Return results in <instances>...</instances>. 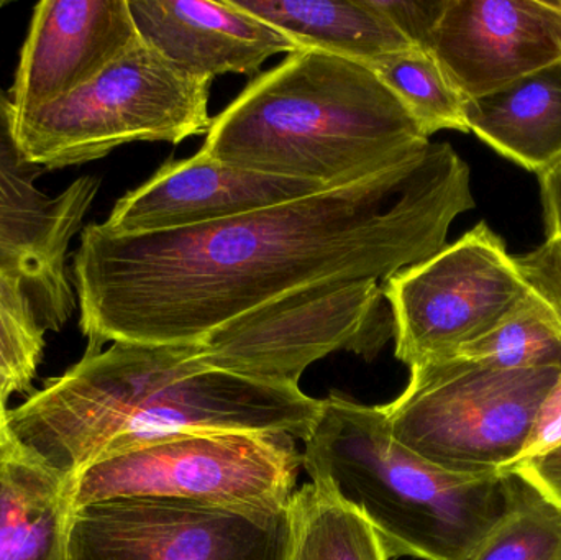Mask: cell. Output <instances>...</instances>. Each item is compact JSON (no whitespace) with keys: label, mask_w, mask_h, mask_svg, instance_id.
<instances>
[{"label":"cell","mask_w":561,"mask_h":560,"mask_svg":"<svg viewBox=\"0 0 561 560\" xmlns=\"http://www.w3.org/2000/svg\"><path fill=\"white\" fill-rule=\"evenodd\" d=\"M290 510V560H389L368 522L313 483L294 493Z\"/></svg>","instance_id":"20"},{"label":"cell","mask_w":561,"mask_h":560,"mask_svg":"<svg viewBox=\"0 0 561 560\" xmlns=\"http://www.w3.org/2000/svg\"><path fill=\"white\" fill-rule=\"evenodd\" d=\"M138 38L128 0H43L10 89L15 118L71 94Z\"/></svg>","instance_id":"14"},{"label":"cell","mask_w":561,"mask_h":560,"mask_svg":"<svg viewBox=\"0 0 561 560\" xmlns=\"http://www.w3.org/2000/svg\"><path fill=\"white\" fill-rule=\"evenodd\" d=\"M322 400L299 387L207 367L199 344L115 342L84 354L9 411L13 439L75 482L89 467L187 431L284 433L304 441Z\"/></svg>","instance_id":"2"},{"label":"cell","mask_w":561,"mask_h":560,"mask_svg":"<svg viewBox=\"0 0 561 560\" xmlns=\"http://www.w3.org/2000/svg\"><path fill=\"white\" fill-rule=\"evenodd\" d=\"M75 482L0 436V560H68Z\"/></svg>","instance_id":"16"},{"label":"cell","mask_w":561,"mask_h":560,"mask_svg":"<svg viewBox=\"0 0 561 560\" xmlns=\"http://www.w3.org/2000/svg\"><path fill=\"white\" fill-rule=\"evenodd\" d=\"M560 368L501 370L468 358L411 368L401 397L382 407L392 437L458 476H496L519 462Z\"/></svg>","instance_id":"5"},{"label":"cell","mask_w":561,"mask_h":560,"mask_svg":"<svg viewBox=\"0 0 561 560\" xmlns=\"http://www.w3.org/2000/svg\"><path fill=\"white\" fill-rule=\"evenodd\" d=\"M381 285L394 321L396 358L409 368L455 357L530 292L516 256L486 222Z\"/></svg>","instance_id":"9"},{"label":"cell","mask_w":561,"mask_h":560,"mask_svg":"<svg viewBox=\"0 0 561 560\" xmlns=\"http://www.w3.org/2000/svg\"><path fill=\"white\" fill-rule=\"evenodd\" d=\"M43 168L23 153L12 102L0 89V270L22 283L43 331L59 332L76 311L68 252L101 181L82 176L49 196Z\"/></svg>","instance_id":"11"},{"label":"cell","mask_w":561,"mask_h":560,"mask_svg":"<svg viewBox=\"0 0 561 560\" xmlns=\"http://www.w3.org/2000/svg\"><path fill=\"white\" fill-rule=\"evenodd\" d=\"M366 66L401 99L428 138L440 130L470 134L465 115L468 99L431 49L414 46L379 56Z\"/></svg>","instance_id":"19"},{"label":"cell","mask_w":561,"mask_h":560,"mask_svg":"<svg viewBox=\"0 0 561 560\" xmlns=\"http://www.w3.org/2000/svg\"><path fill=\"white\" fill-rule=\"evenodd\" d=\"M455 357L501 370H561L560 316L530 288L529 295L496 328L461 348Z\"/></svg>","instance_id":"21"},{"label":"cell","mask_w":561,"mask_h":560,"mask_svg":"<svg viewBox=\"0 0 561 560\" xmlns=\"http://www.w3.org/2000/svg\"><path fill=\"white\" fill-rule=\"evenodd\" d=\"M375 2L412 45L428 49L432 30L440 15L444 0H435V2H428V0H375Z\"/></svg>","instance_id":"25"},{"label":"cell","mask_w":561,"mask_h":560,"mask_svg":"<svg viewBox=\"0 0 561 560\" xmlns=\"http://www.w3.org/2000/svg\"><path fill=\"white\" fill-rule=\"evenodd\" d=\"M559 444H561V377L540 408L533 436H530L520 460L539 456Z\"/></svg>","instance_id":"27"},{"label":"cell","mask_w":561,"mask_h":560,"mask_svg":"<svg viewBox=\"0 0 561 560\" xmlns=\"http://www.w3.org/2000/svg\"><path fill=\"white\" fill-rule=\"evenodd\" d=\"M517 265L530 288L536 289L561 319V237H546L542 245L517 256Z\"/></svg>","instance_id":"24"},{"label":"cell","mask_w":561,"mask_h":560,"mask_svg":"<svg viewBox=\"0 0 561 560\" xmlns=\"http://www.w3.org/2000/svg\"><path fill=\"white\" fill-rule=\"evenodd\" d=\"M9 388L3 384L2 378H0V436L9 433V408H7V403H9L10 398Z\"/></svg>","instance_id":"29"},{"label":"cell","mask_w":561,"mask_h":560,"mask_svg":"<svg viewBox=\"0 0 561 560\" xmlns=\"http://www.w3.org/2000/svg\"><path fill=\"white\" fill-rule=\"evenodd\" d=\"M428 49L483 98L561 61V0H444Z\"/></svg>","instance_id":"12"},{"label":"cell","mask_w":561,"mask_h":560,"mask_svg":"<svg viewBox=\"0 0 561 560\" xmlns=\"http://www.w3.org/2000/svg\"><path fill=\"white\" fill-rule=\"evenodd\" d=\"M391 339L394 321L381 283L335 282L232 319L199 342V357L227 374L299 387L313 362L339 351L373 361Z\"/></svg>","instance_id":"8"},{"label":"cell","mask_w":561,"mask_h":560,"mask_svg":"<svg viewBox=\"0 0 561 560\" xmlns=\"http://www.w3.org/2000/svg\"><path fill=\"white\" fill-rule=\"evenodd\" d=\"M45 351V331L22 283L0 270V378L10 393L32 387Z\"/></svg>","instance_id":"23"},{"label":"cell","mask_w":561,"mask_h":560,"mask_svg":"<svg viewBox=\"0 0 561 560\" xmlns=\"http://www.w3.org/2000/svg\"><path fill=\"white\" fill-rule=\"evenodd\" d=\"M210 85L174 68L138 36L88 84L16 117V138L43 170L99 160L134 141L180 145L209 132Z\"/></svg>","instance_id":"6"},{"label":"cell","mask_w":561,"mask_h":560,"mask_svg":"<svg viewBox=\"0 0 561 560\" xmlns=\"http://www.w3.org/2000/svg\"><path fill=\"white\" fill-rule=\"evenodd\" d=\"M546 237H561V163L539 174Z\"/></svg>","instance_id":"28"},{"label":"cell","mask_w":561,"mask_h":560,"mask_svg":"<svg viewBox=\"0 0 561 560\" xmlns=\"http://www.w3.org/2000/svg\"><path fill=\"white\" fill-rule=\"evenodd\" d=\"M506 473V515L468 560H561L560 506L523 477Z\"/></svg>","instance_id":"22"},{"label":"cell","mask_w":561,"mask_h":560,"mask_svg":"<svg viewBox=\"0 0 561 560\" xmlns=\"http://www.w3.org/2000/svg\"><path fill=\"white\" fill-rule=\"evenodd\" d=\"M431 144L369 66L302 48L213 118L199 151L239 170L342 187L415 160Z\"/></svg>","instance_id":"3"},{"label":"cell","mask_w":561,"mask_h":560,"mask_svg":"<svg viewBox=\"0 0 561 560\" xmlns=\"http://www.w3.org/2000/svg\"><path fill=\"white\" fill-rule=\"evenodd\" d=\"M330 187L239 170L197 151L170 160L117 201L102 224L115 236H140L219 222L240 214L312 196Z\"/></svg>","instance_id":"13"},{"label":"cell","mask_w":561,"mask_h":560,"mask_svg":"<svg viewBox=\"0 0 561 560\" xmlns=\"http://www.w3.org/2000/svg\"><path fill=\"white\" fill-rule=\"evenodd\" d=\"M467 125L488 147L539 174L561 163V61L483 98L468 99Z\"/></svg>","instance_id":"17"},{"label":"cell","mask_w":561,"mask_h":560,"mask_svg":"<svg viewBox=\"0 0 561 560\" xmlns=\"http://www.w3.org/2000/svg\"><path fill=\"white\" fill-rule=\"evenodd\" d=\"M290 505L278 512L125 499L72 513L68 560H290Z\"/></svg>","instance_id":"10"},{"label":"cell","mask_w":561,"mask_h":560,"mask_svg":"<svg viewBox=\"0 0 561 560\" xmlns=\"http://www.w3.org/2000/svg\"><path fill=\"white\" fill-rule=\"evenodd\" d=\"M306 49L358 62L414 48L375 0H233ZM417 48V46H415Z\"/></svg>","instance_id":"18"},{"label":"cell","mask_w":561,"mask_h":560,"mask_svg":"<svg viewBox=\"0 0 561 560\" xmlns=\"http://www.w3.org/2000/svg\"><path fill=\"white\" fill-rule=\"evenodd\" d=\"M507 472L517 473L533 483L547 499L561 508V444L529 459L519 460ZM506 473V472H504Z\"/></svg>","instance_id":"26"},{"label":"cell","mask_w":561,"mask_h":560,"mask_svg":"<svg viewBox=\"0 0 561 560\" xmlns=\"http://www.w3.org/2000/svg\"><path fill=\"white\" fill-rule=\"evenodd\" d=\"M128 7L138 36L193 78L255 75L272 56L302 49L233 0H128Z\"/></svg>","instance_id":"15"},{"label":"cell","mask_w":561,"mask_h":560,"mask_svg":"<svg viewBox=\"0 0 561 560\" xmlns=\"http://www.w3.org/2000/svg\"><path fill=\"white\" fill-rule=\"evenodd\" d=\"M312 483L363 516L389 560H468L510 506L507 473L458 476L392 437L382 407L322 400L304 439Z\"/></svg>","instance_id":"4"},{"label":"cell","mask_w":561,"mask_h":560,"mask_svg":"<svg viewBox=\"0 0 561 560\" xmlns=\"http://www.w3.org/2000/svg\"><path fill=\"white\" fill-rule=\"evenodd\" d=\"M474 206L470 167L442 141L358 183L206 226L115 236L91 224L71 275L85 354L107 342L199 344L299 289L385 283L445 249Z\"/></svg>","instance_id":"1"},{"label":"cell","mask_w":561,"mask_h":560,"mask_svg":"<svg viewBox=\"0 0 561 560\" xmlns=\"http://www.w3.org/2000/svg\"><path fill=\"white\" fill-rule=\"evenodd\" d=\"M299 467L289 434L187 431L89 467L75 480L72 505L157 499L278 512L293 502Z\"/></svg>","instance_id":"7"}]
</instances>
